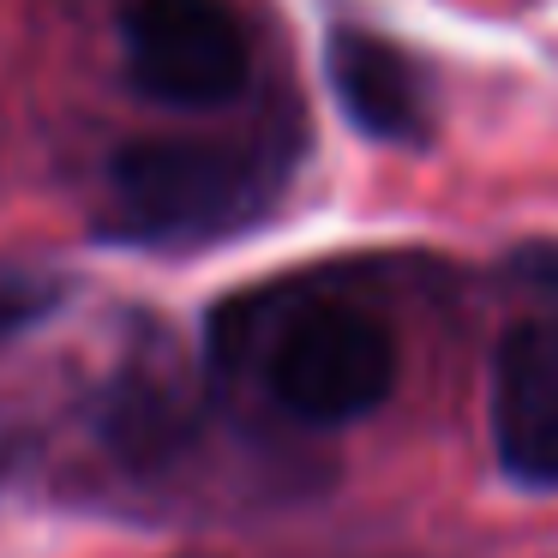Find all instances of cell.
<instances>
[{"label":"cell","instance_id":"277c9868","mask_svg":"<svg viewBox=\"0 0 558 558\" xmlns=\"http://www.w3.org/2000/svg\"><path fill=\"white\" fill-rule=\"evenodd\" d=\"M493 450L510 481L558 486V325H517L498 342Z\"/></svg>","mask_w":558,"mask_h":558},{"label":"cell","instance_id":"52a82bcc","mask_svg":"<svg viewBox=\"0 0 558 558\" xmlns=\"http://www.w3.org/2000/svg\"><path fill=\"white\" fill-rule=\"evenodd\" d=\"M54 289L49 282H31V277H0V342L19 337L25 325H37L49 313Z\"/></svg>","mask_w":558,"mask_h":558},{"label":"cell","instance_id":"3957f363","mask_svg":"<svg viewBox=\"0 0 558 558\" xmlns=\"http://www.w3.org/2000/svg\"><path fill=\"white\" fill-rule=\"evenodd\" d=\"M121 43L126 78L150 102H174V109H217L241 97L253 73L246 31L222 0H133Z\"/></svg>","mask_w":558,"mask_h":558},{"label":"cell","instance_id":"6da1fadb","mask_svg":"<svg viewBox=\"0 0 558 558\" xmlns=\"http://www.w3.org/2000/svg\"><path fill=\"white\" fill-rule=\"evenodd\" d=\"M282 186L265 138H138L109 162V222L133 246H205L246 229Z\"/></svg>","mask_w":558,"mask_h":558},{"label":"cell","instance_id":"8992f818","mask_svg":"<svg viewBox=\"0 0 558 558\" xmlns=\"http://www.w3.org/2000/svg\"><path fill=\"white\" fill-rule=\"evenodd\" d=\"M186 433H193V390L174 373V361L145 354L102 397V438L126 462H162Z\"/></svg>","mask_w":558,"mask_h":558},{"label":"cell","instance_id":"ba28073f","mask_svg":"<svg viewBox=\"0 0 558 558\" xmlns=\"http://www.w3.org/2000/svg\"><path fill=\"white\" fill-rule=\"evenodd\" d=\"M517 277L529 282L534 294H546V301H558V241H534L517 253Z\"/></svg>","mask_w":558,"mask_h":558},{"label":"cell","instance_id":"7a4b0ae2","mask_svg":"<svg viewBox=\"0 0 558 558\" xmlns=\"http://www.w3.org/2000/svg\"><path fill=\"white\" fill-rule=\"evenodd\" d=\"M270 397L313 426L373 414L397 385V342L373 313L349 301H306L270 330L265 349Z\"/></svg>","mask_w":558,"mask_h":558},{"label":"cell","instance_id":"9c48e42d","mask_svg":"<svg viewBox=\"0 0 558 558\" xmlns=\"http://www.w3.org/2000/svg\"><path fill=\"white\" fill-rule=\"evenodd\" d=\"M7 462H13V426L0 421V474H7Z\"/></svg>","mask_w":558,"mask_h":558},{"label":"cell","instance_id":"5b68a950","mask_svg":"<svg viewBox=\"0 0 558 558\" xmlns=\"http://www.w3.org/2000/svg\"><path fill=\"white\" fill-rule=\"evenodd\" d=\"M325 73L342 114L378 145H426L433 138V85L426 66L390 37L337 25L325 43Z\"/></svg>","mask_w":558,"mask_h":558}]
</instances>
